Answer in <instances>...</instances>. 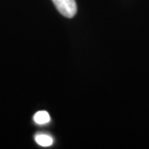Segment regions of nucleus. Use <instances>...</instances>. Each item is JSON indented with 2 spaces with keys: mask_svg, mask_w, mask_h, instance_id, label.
<instances>
[{
  "mask_svg": "<svg viewBox=\"0 0 149 149\" xmlns=\"http://www.w3.org/2000/svg\"><path fill=\"white\" fill-rule=\"evenodd\" d=\"M35 141L39 145L43 147L50 146L53 143V139L52 136L46 135V134H38V135L35 136Z\"/></svg>",
  "mask_w": 149,
  "mask_h": 149,
  "instance_id": "nucleus-2",
  "label": "nucleus"
},
{
  "mask_svg": "<svg viewBox=\"0 0 149 149\" xmlns=\"http://www.w3.org/2000/svg\"><path fill=\"white\" fill-rule=\"evenodd\" d=\"M50 120V116L49 114V112L45 111H40L35 113L34 115V121L36 122L39 125H44L49 123Z\"/></svg>",
  "mask_w": 149,
  "mask_h": 149,
  "instance_id": "nucleus-3",
  "label": "nucleus"
},
{
  "mask_svg": "<svg viewBox=\"0 0 149 149\" xmlns=\"http://www.w3.org/2000/svg\"><path fill=\"white\" fill-rule=\"evenodd\" d=\"M53 4L62 16L72 19L77 14L76 0H52Z\"/></svg>",
  "mask_w": 149,
  "mask_h": 149,
  "instance_id": "nucleus-1",
  "label": "nucleus"
}]
</instances>
